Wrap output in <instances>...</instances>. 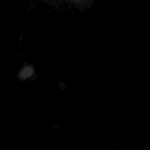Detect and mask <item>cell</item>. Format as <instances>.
Masks as SVG:
<instances>
[]
</instances>
